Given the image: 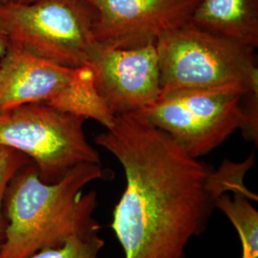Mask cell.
<instances>
[{
	"label": "cell",
	"mask_w": 258,
	"mask_h": 258,
	"mask_svg": "<svg viewBox=\"0 0 258 258\" xmlns=\"http://www.w3.org/2000/svg\"><path fill=\"white\" fill-rule=\"evenodd\" d=\"M94 141L123 170L124 188L110 224L123 258H186L187 245L207 230L217 199L246 187L255 161L251 153L214 169L133 114L116 117Z\"/></svg>",
	"instance_id": "6da1fadb"
},
{
	"label": "cell",
	"mask_w": 258,
	"mask_h": 258,
	"mask_svg": "<svg viewBox=\"0 0 258 258\" xmlns=\"http://www.w3.org/2000/svg\"><path fill=\"white\" fill-rule=\"evenodd\" d=\"M102 164L75 166L58 182L40 180L30 161L11 179L4 198L8 220L0 258H28L39 250L62 246L74 236L99 233L102 226L94 217L97 192L83 194L87 184L108 179Z\"/></svg>",
	"instance_id": "7a4b0ae2"
},
{
	"label": "cell",
	"mask_w": 258,
	"mask_h": 258,
	"mask_svg": "<svg viewBox=\"0 0 258 258\" xmlns=\"http://www.w3.org/2000/svg\"><path fill=\"white\" fill-rule=\"evenodd\" d=\"M161 95L180 90L231 88L258 92L254 49L218 37L191 22L156 42Z\"/></svg>",
	"instance_id": "3957f363"
},
{
	"label": "cell",
	"mask_w": 258,
	"mask_h": 258,
	"mask_svg": "<svg viewBox=\"0 0 258 258\" xmlns=\"http://www.w3.org/2000/svg\"><path fill=\"white\" fill-rule=\"evenodd\" d=\"M96 15L85 0L0 2V29L10 42L32 55L69 68L88 66Z\"/></svg>",
	"instance_id": "277c9868"
},
{
	"label": "cell",
	"mask_w": 258,
	"mask_h": 258,
	"mask_svg": "<svg viewBox=\"0 0 258 258\" xmlns=\"http://www.w3.org/2000/svg\"><path fill=\"white\" fill-rule=\"evenodd\" d=\"M85 120L46 103H25L0 112V146L26 155L40 180L54 184L78 165L102 164L85 136Z\"/></svg>",
	"instance_id": "5b68a950"
},
{
	"label": "cell",
	"mask_w": 258,
	"mask_h": 258,
	"mask_svg": "<svg viewBox=\"0 0 258 258\" xmlns=\"http://www.w3.org/2000/svg\"><path fill=\"white\" fill-rule=\"evenodd\" d=\"M246 95L231 88L180 90L162 94L154 103L133 115L166 132L189 155L199 159L243 128Z\"/></svg>",
	"instance_id": "8992f818"
},
{
	"label": "cell",
	"mask_w": 258,
	"mask_h": 258,
	"mask_svg": "<svg viewBox=\"0 0 258 258\" xmlns=\"http://www.w3.org/2000/svg\"><path fill=\"white\" fill-rule=\"evenodd\" d=\"M96 19L94 37L104 46L129 49L156 44L191 22L201 0H85Z\"/></svg>",
	"instance_id": "52a82bcc"
},
{
	"label": "cell",
	"mask_w": 258,
	"mask_h": 258,
	"mask_svg": "<svg viewBox=\"0 0 258 258\" xmlns=\"http://www.w3.org/2000/svg\"><path fill=\"white\" fill-rule=\"evenodd\" d=\"M88 66L98 92L115 117L134 114L161 96L156 44L116 49L97 42Z\"/></svg>",
	"instance_id": "ba28073f"
},
{
	"label": "cell",
	"mask_w": 258,
	"mask_h": 258,
	"mask_svg": "<svg viewBox=\"0 0 258 258\" xmlns=\"http://www.w3.org/2000/svg\"><path fill=\"white\" fill-rule=\"evenodd\" d=\"M83 67L55 64L9 41L0 60V112L30 102H42L62 110Z\"/></svg>",
	"instance_id": "9c48e42d"
},
{
	"label": "cell",
	"mask_w": 258,
	"mask_h": 258,
	"mask_svg": "<svg viewBox=\"0 0 258 258\" xmlns=\"http://www.w3.org/2000/svg\"><path fill=\"white\" fill-rule=\"evenodd\" d=\"M191 23L245 46H258V0H201Z\"/></svg>",
	"instance_id": "30bf717a"
},
{
	"label": "cell",
	"mask_w": 258,
	"mask_h": 258,
	"mask_svg": "<svg viewBox=\"0 0 258 258\" xmlns=\"http://www.w3.org/2000/svg\"><path fill=\"white\" fill-rule=\"evenodd\" d=\"M257 195L248 187L226 192L216 201V210L231 222L238 234L240 258H258V212L252 205Z\"/></svg>",
	"instance_id": "8fae6325"
},
{
	"label": "cell",
	"mask_w": 258,
	"mask_h": 258,
	"mask_svg": "<svg viewBox=\"0 0 258 258\" xmlns=\"http://www.w3.org/2000/svg\"><path fill=\"white\" fill-rule=\"evenodd\" d=\"M104 245L99 233L74 236L62 246L39 250L28 258H105L100 256Z\"/></svg>",
	"instance_id": "7c38bea8"
},
{
	"label": "cell",
	"mask_w": 258,
	"mask_h": 258,
	"mask_svg": "<svg viewBox=\"0 0 258 258\" xmlns=\"http://www.w3.org/2000/svg\"><path fill=\"white\" fill-rule=\"evenodd\" d=\"M31 160L16 149L0 146V249L5 241L8 220L4 212V198L11 179Z\"/></svg>",
	"instance_id": "4fadbf2b"
},
{
	"label": "cell",
	"mask_w": 258,
	"mask_h": 258,
	"mask_svg": "<svg viewBox=\"0 0 258 258\" xmlns=\"http://www.w3.org/2000/svg\"><path fill=\"white\" fill-rule=\"evenodd\" d=\"M8 46H9V39L7 38L6 35L0 29V60L5 55V53L8 49Z\"/></svg>",
	"instance_id": "5bb4252c"
},
{
	"label": "cell",
	"mask_w": 258,
	"mask_h": 258,
	"mask_svg": "<svg viewBox=\"0 0 258 258\" xmlns=\"http://www.w3.org/2000/svg\"><path fill=\"white\" fill-rule=\"evenodd\" d=\"M36 0H0V2H9V3H17V4H29Z\"/></svg>",
	"instance_id": "9a60e30c"
}]
</instances>
